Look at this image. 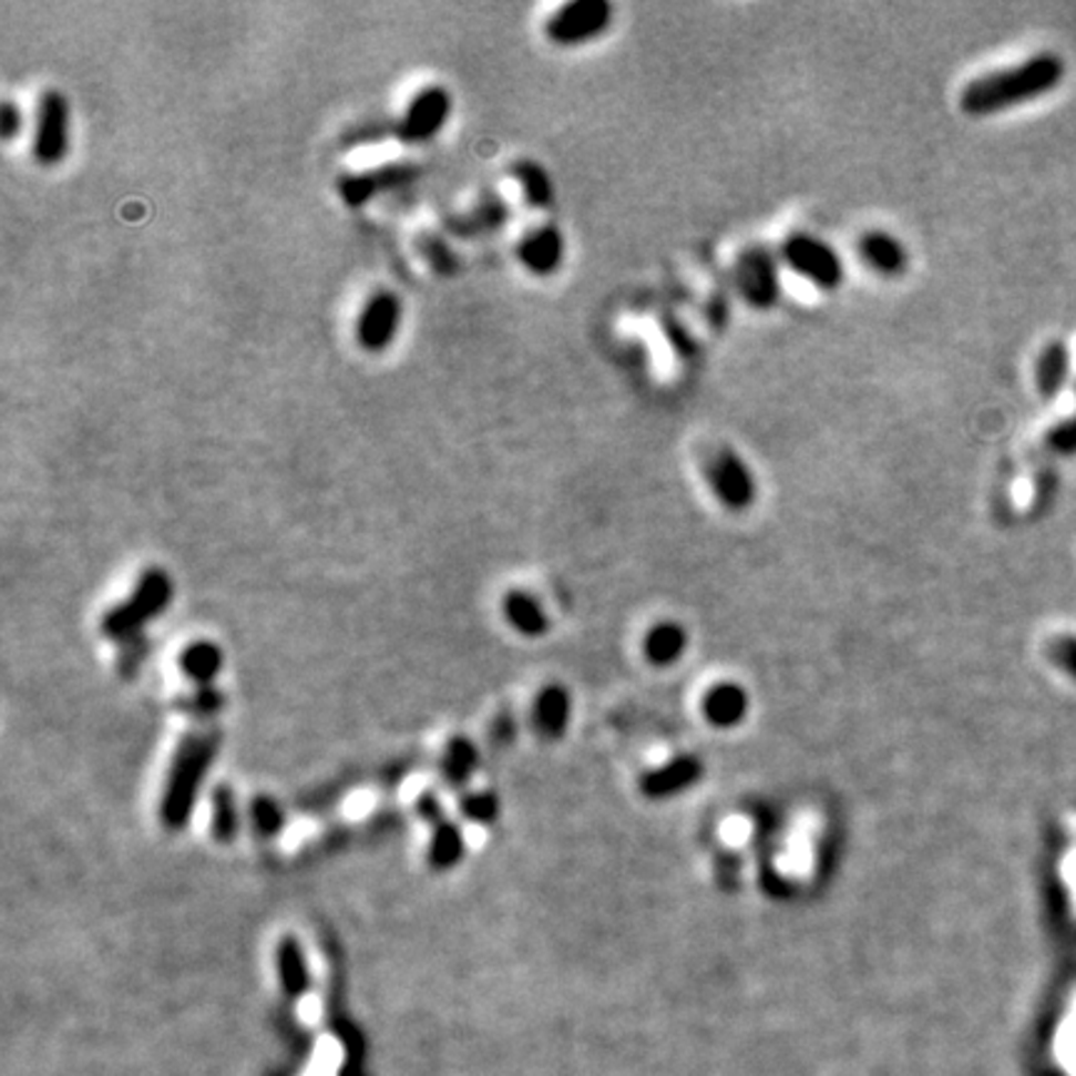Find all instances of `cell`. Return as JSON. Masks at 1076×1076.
Masks as SVG:
<instances>
[{
  "instance_id": "6da1fadb",
  "label": "cell",
  "mask_w": 1076,
  "mask_h": 1076,
  "mask_svg": "<svg viewBox=\"0 0 1076 1076\" xmlns=\"http://www.w3.org/2000/svg\"><path fill=\"white\" fill-rule=\"evenodd\" d=\"M1067 78L1064 58L1042 50L1017 65L992 70L970 80L960 93V110L970 117H987L1039 100L1057 90Z\"/></svg>"
},
{
  "instance_id": "7a4b0ae2",
  "label": "cell",
  "mask_w": 1076,
  "mask_h": 1076,
  "mask_svg": "<svg viewBox=\"0 0 1076 1076\" xmlns=\"http://www.w3.org/2000/svg\"><path fill=\"white\" fill-rule=\"evenodd\" d=\"M217 746V732H193L180 746L163 798V820L170 828H183L187 822L205 772L213 766Z\"/></svg>"
},
{
  "instance_id": "3957f363",
  "label": "cell",
  "mask_w": 1076,
  "mask_h": 1076,
  "mask_svg": "<svg viewBox=\"0 0 1076 1076\" xmlns=\"http://www.w3.org/2000/svg\"><path fill=\"white\" fill-rule=\"evenodd\" d=\"M170 598H173V583L163 568H147L143 576H140L135 591L130 593V598L125 603H120L113 611L107 613L103 621L105 636L115 641H135L137 631L145 626L147 621H153L167 608Z\"/></svg>"
},
{
  "instance_id": "277c9868",
  "label": "cell",
  "mask_w": 1076,
  "mask_h": 1076,
  "mask_svg": "<svg viewBox=\"0 0 1076 1076\" xmlns=\"http://www.w3.org/2000/svg\"><path fill=\"white\" fill-rule=\"evenodd\" d=\"M780 263L820 291L840 289L844 281V259L838 249L810 233H790L782 239Z\"/></svg>"
},
{
  "instance_id": "5b68a950",
  "label": "cell",
  "mask_w": 1076,
  "mask_h": 1076,
  "mask_svg": "<svg viewBox=\"0 0 1076 1076\" xmlns=\"http://www.w3.org/2000/svg\"><path fill=\"white\" fill-rule=\"evenodd\" d=\"M613 6L608 0H571L553 10L543 33L559 48H578L608 33Z\"/></svg>"
},
{
  "instance_id": "8992f818",
  "label": "cell",
  "mask_w": 1076,
  "mask_h": 1076,
  "mask_svg": "<svg viewBox=\"0 0 1076 1076\" xmlns=\"http://www.w3.org/2000/svg\"><path fill=\"white\" fill-rule=\"evenodd\" d=\"M732 277H736L738 295L748 307L768 311L780 301V259L766 245L742 249L736 259V267H732Z\"/></svg>"
},
{
  "instance_id": "52a82bcc",
  "label": "cell",
  "mask_w": 1076,
  "mask_h": 1076,
  "mask_svg": "<svg viewBox=\"0 0 1076 1076\" xmlns=\"http://www.w3.org/2000/svg\"><path fill=\"white\" fill-rule=\"evenodd\" d=\"M706 481L713 496L728 511H748L758 499V481L748 461L736 449L723 447L710 457L706 467Z\"/></svg>"
},
{
  "instance_id": "ba28073f",
  "label": "cell",
  "mask_w": 1076,
  "mask_h": 1076,
  "mask_svg": "<svg viewBox=\"0 0 1076 1076\" xmlns=\"http://www.w3.org/2000/svg\"><path fill=\"white\" fill-rule=\"evenodd\" d=\"M70 153V105L60 90H45L38 98L33 160L43 167H55Z\"/></svg>"
},
{
  "instance_id": "9c48e42d",
  "label": "cell",
  "mask_w": 1076,
  "mask_h": 1076,
  "mask_svg": "<svg viewBox=\"0 0 1076 1076\" xmlns=\"http://www.w3.org/2000/svg\"><path fill=\"white\" fill-rule=\"evenodd\" d=\"M401 315H404V307H401V299L389 289H379L371 295L365 307H361L357 325H355V339L357 345L367 351V355H381L391 345H394L397 331L401 327Z\"/></svg>"
},
{
  "instance_id": "30bf717a",
  "label": "cell",
  "mask_w": 1076,
  "mask_h": 1076,
  "mask_svg": "<svg viewBox=\"0 0 1076 1076\" xmlns=\"http://www.w3.org/2000/svg\"><path fill=\"white\" fill-rule=\"evenodd\" d=\"M451 105H454V100H451V93L444 85H427L424 90H419L411 98L404 117L397 127L401 143L424 145L429 140H434L447 127Z\"/></svg>"
},
{
  "instance_id": "8fae6325",
  "label": "cell",
  "mask_w": 1076,
  "mask_h": 1076,
  "mask_svg": "<svg viewBox=\"0 0 1076 1076\" xmlns=\"http://www.w3.org/2000/svg\"><path fill=\"white\" fill-rule=\"evenodd\" d=\"M419 177V170L409 163H391L381 165L375 170H367V173H349L341 175L337 183V193L349 207H365L371 199L381 193H391V189H401L414 183Z\"/></svg>"
},
{
  "instance_id": "7c38bea8",
  "label": "cell",
  "mask_w": 1076,
  "mask_h": 1076,
  "mask_svg": "<svg viewBox=\"0 0 1076 1076\" xmlns=\"http://www.w3.org/2000/svg\"><path fill=\"white\" fill-rule=\"evenodd\" d=\"M563 257H566V239H563L561 229L553 225L529 229L516 245V259L521 267L536 277L556 275L563 265Z\"/></svg>"
},
{
  "instance_id": "4fadbf2b",
  "label": "cell",
  "mask_w": 1076,
  "mask_h": 1076,
  "mask_svg": "<svg viewBox=\"0 0 1076 1076\" xmlns=\"http://www.w3.org/2000/svg\"><path fill=\"white\" fill-rule=\"evenodd\" d=\"M858 255L880 277H902L910 269V249L888 229H868L858 239Z\"/></svg>"
},
{
  "instance_id": "5bb4252c",
  "label": "cell",
  "mask_w": 1076,
  "mask_h": 1076,
  "mask_svg": "<svg viewBox=\"0 0 1076 1076\" xmlns=\"http://www.w3.org/2000/svg\"><path fill=\"white\" fill-rule=\"evenodd\" d=\"M1072 377V351L1064 341H1049L1034 361V387L1044 399L1059 397Z\"/></svg>"
},
{
  "instance_id": "9a60e30c",
  "label": "cell",
  "mask_w": 1076,
  "mask_h": 1076,
  "mask_svg": "<svg viewBox=\"0 0 1076 1076\" xmlns=\"http://www.w3.org/2000/svg\"><path fill=\"white\" fill-rule=\"evenodd\" d=\"M509 223V205L504 203V197L499 195H484L474 203V207L469 213L451 217L449 229L454 235L461 237H479V235H491L496 233Z\"/></svg>"
},
{
  "instance_id": "2e32d148",
  "label": "cell",
  "mask_w": 1076,
  "mask_h": 1076,
  "mask_svg": "<svg viewBox=\"0 0 1076 1076\" xmlns=\"http://www.w3.org/2000/svg\"><path fill=\"white\" fill-rule=\"evenodd\" d=\"M277 972L279 984L289 1000H301L309 990V964L301 944L285 937L277 944Z\"/></svg>"
},
{
  "instance_id": "e0dca14e",
  "label": "cell",
  "mask_w": 1076,
  "mask_h": 1076,
  "mask_svg": "<svg viewBox=\"0 0 1076 1076\" xmlns=\"http://www.w3.org/2000/svg\"><path fill=\"white\" fill-rule=\"evenodd\" d=\"M511 175H514L529 207L546 209L553 205L556 187H553L546 167L534 163V160H516V163L511 165Z\"/></svg>"
},
{
  "instance_id": "ac0fdd59",
  "label": "cell",
  "mask_w": 1076,
  "mask_h": 1076,
  "mask_svg": "<svg viewBox=\"0 0 1076 1076\" xmlns=\"http://www.w3.org/2000/svg\"><path fill=\"white\" fill-rule=\"evenodd\" d=\"M504 611L511 626L524 636H541L549 628L546 611L526 591H511L504 601Z\"/></svg>"
},
{
  "instance_id": "d6986e66",
  "label": "cell",
  "mask_w": 1076,
  "mask_h": 1076,
  "mask_svg": "<svg viewBox=\"0 0 1076 1076\" xmlns=\"http://www.w3.org/2000/svg\"><path fill=\"white\" fill-rule=\"evenodd\" d=\"M568 710H571L568 693L563 688H546L536 700V710H534L536 728L549 738L561 736L568 723Z\"/></svg>"
},
{
  "instance_id": "ffe728a7",
  "label": "cell",
  "mask_w": 1076,
  "mask_h": 1076,
  "mask_svg": "<svg viewBox=\"0 0 1076 1076\" xmlns=\"http://www.w3.org/2000/svg\"><path fill=\"white\" fill-rule=\"evenodd\" d=\"M748 710V698L742 688L738 686H720L708 696L706 700V713L710 723H716L720 728L738 726Z\"/></svg>"
},
{
  "instance_id": "44dd1931",
  "label": "cell",
  "mask_w": 1076,
  "mask_h": 1076,
  "mask_svg": "<svg viewBox=\"0 0 1076 1076\" xmlns=\"http://www.w3.org/2000/svg\"><path fill=\"white\" fill-rule=\"evenodd\" d=\"M180 668L187 678H193L195 683H209L219 670H223V650L213 643H193V646L185 648L183 656H180Z\"/></svg>"
},
{
  "instance_id": "7402d4cb",
  "label": "cell",
  "mask_w": 1076,
  "mask_h": 1076,
  "mask_svg": "<svg viewBox=\"0 0 1076 1076\" xmlns=\"http://www.w3.org/2000/svg\"><path fill=\"white\" fill-rule=\"evenodd\" d=\"M683 648H686V633L680 626H673V623H663V626L653 628L648 636V656L658 666H668V663L678 660Z\"/></svg>"
},
{
  "instance_id": "603a6c76",
  "label": "cell",
  "mask_w": 1076,
  "mask_h": 1076,
  "mask_svg": "<svg viewBox=\"0 0 1076 1076\" xmlns=\"http://www.w3.org/2000/svg\"><path fill=\"white\" fill-rule=\"evenodd\" d=\"M461 850H464V840H461L459 828H454V824H449V822H439L434 838H431V848H429L431 864H434V868H439V870H447V868H451V864L459 862Z\"/></svg>"
},
{
  "instance_id": "cb8c5ba5",
  "label": "cell",
  "mask_w": 1076,
  "mask_h": 1076,
  "mask_svg": "<svg viewBox=\"0 0 1076 1076\" xmlns=\"http://www.w3.org/2000/svg\"><path fill=\"white\" fill-rule=\"evenodd\" d=\"M476 768V750L469 740L457 738L451 740V746L447 748L444 758V776L449 780V786H464L471 772Z\"/></svg>"
},
{
  "instance_id": "d4e9b609",
  "label": "cell",
  "mask_w": 1076,
  "mask_h": 1076,
  "mask_svg": "<svg viewBox=\"0 0 1076 1076\" xmlns=\"http://www.w3.org/2000/svg\"><path fill=\"white\" fill-rule=\"evenodd\" d=\"M237 806L235 796L227 786H219L213 792V832L219 842H229L237 834Z\"/></svg>"
},
{
  "instance_id": "484cf974",
  "label": "cell",
  "mask_w": 1076,
  "mask_h": 1076,
  "mask_svg": "<svg viewBox=\"0 0 1076 1076\" xmlns=\"http://www.w3.org/2000/svg\"><path fill=\"white\" fill-rule=\"evenodd\" d=\"M417 249L429 263V267L437 271V275L451 277L459 267V257L454 255V249L449 247L447 239H441L434 233H421L417 237Z\"/></svg>"
},
{
  "instance_id": "4316f807",
  "label": "cell",
  "mask_w": 1076,
  "mask_h": 1076,
  "mask_svg": "<svg viewBox=\"0 0 1076 1076\" xmlns=\"http://www.w3.org/2000/svg\"><path fill=\"white\" fill-rule=\"evenodd\" d=\"M696 778H698V762L690 760V758L678 760V762H673L670 768L656 772V776H650L648 790L653 792V796H668V792H676V790H683L686 786H690V782Z\"/></svg>"
},
{
  "instance_id": "83f0119b",
  "label": "cell",
  "mask_w": 1076,
  "mask_h": 1076,
  "mask_svg": "<svg viewBox=\"0 0 1076 1076\" xmlns=\"http://www.w3.org/2000/svg\"><path fill=\"white\" fill-rule=\"evenodd\" d=\"M249 818H253L255 830L265 834V838L277 834L281 824H285V812H281V808L271 798H257L253 808H249Z\"/></svg>"
},
{
  "instance_id": "f1b7e54d",
  "label": "cell",
  "mask_w": 1076,
  "mask_h": 1076,
  "mask_svg": "<svg viewBox=\"0 0 1076 1076\" xmlns=\"http://www.w3.org/2000/svg\"><path fill=\"white\" fill-rule=\"evenodd\" d=\"M1044 444L1057 457H1076V414L1054 424L1044 437Z\"/></svg>"
},
{
  "instance_id": "f546056e",
  "label": "cell",
  "mask_w": 1076,
  "mask_h": 1076,
  "mask_svg": "<svg viewBox=\"0 0 1076 1076\" xmlns=\"http://www.w3.org/2000/svg\"><path fill=\"white\" fill-rule=\"evenodd\" d=\"M1049 658L1076 680V636H1057L1049 643Z\"/></svg>"
},
{
  "instance_id": "4dcf8cb0",
  "label": "cell",
  "mask_w": 1076,
  "mask_h": 1076,
  "mask_svg": "<svg viewBox=\"0 0 1076 1076\" xmlns=\"http://www.w3.org/2000/svg\"><path fill=\"white\" fill-rule=\"evenodd\" d=\"M461 808H464V814L469 820L489 822V820L496 818L499 802H496L494 796H489V792H481V796H469Z\"/></svg>"
},
{
  "instance_id": "1f68e13d",
  "label": "cell",
  "mask_w": 1076,
  "mask_h": 1076,
  "mask_svg": "<svg viewBox=\"0 0 1076 1076\" xmlns=\"http://www.w3.org/2000/svg\"><path fill=\"white\" fill-rule=\"evenodd\" d=\"M23 127V113H20L13 100H3V110H0V133H3L6 143H10Z\"/></svg>"
},
{
  "instance_id": "d6a6232c",
  "label": "cell",
  "mask_w": 1076,
  "mask_h": 1076,
  "mask_svg": "<svg viewBox=\"0 0 1076 1076\" xmlns=\"http://www.w3.org/2000/svg\"><path fill=\"white\" fill-rule=\"evenodd\" d=\"M219 706H223V696L213 688H203L185 703V708L193 710L195 716H207V713H215Z\"/></svg>"
},
{
  "instance_id": "836d02e7",
  "label": "cell",
  "mask_w": 1076,
  "mask_h": 1076,
  "mask_svg": "<svg viewBox=\"0 0 1076 1076\" xmlns=\"http://www.w3.org/2000/svg\"><path fill=\"white\" fill-rule=\"evenodd\" d=\"M417 808H419L421 814H424L427 820H439L441 822V806H439V800L434 796H429V792H427L424 798L419 800Z\"/></svg>"
}]
</instances>
